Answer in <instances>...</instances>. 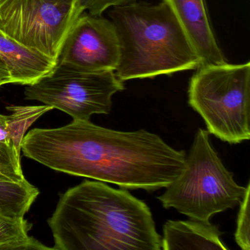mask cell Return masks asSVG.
<instances>
[{"mask_svg":"<svg viewBox=\"0 0 250 250\" xmlns=\"http://www.w3.org/2000/svg\"><path fill=\"white\" fill-rule=\"evenodd\" d=\"M21 150L58 172L148 192L176 180L187 156L146 130L115 131L80 120L59 128L32 129Z\"/></svg>","mask_w":250,"mask_h":250,"instance_id":"6da1fadb","label":"cell"},{"mask_svg":"<svg viewBox=\"0 0 250 250\" xmlns=\"http://www.w3.org/2000/svg\"><path fill=\"white\" fill-rule=\"evenodd\" d=\"M48 225L54 250H162L146 203L102 181L86 180L61 194Z\"/></svg>","mask_w":250,"mask_h":250,"instance_id":"7a4b0ae2","label":"cell"},{"mask_svg":"<svg viewBox=\"0 0 250 250\" xmlns=\"http://www.w3.org/2000/svg\"><path fill=\"white\" fill-rule=\"evenodd\" d=\"M109 17L120 45L115 72L122 82L171 75L201 65L182 26L165 2L113 7Z\"/></svg>","mask_w":250,"mask_h":250,"instance_id":"3957f363","label":"cell"},{"mask_svg":"<svg viewBox=\"0 0 250 250\" xmlns=\"http://www.w3.org/2000/svg\"><path fill=\"white\" fill-rule=\"evenodd\" d=\"M207 130L199 128L182 173L157 199L190 219L209 222L213 215L240 205L247 187L238 185L213 149Z\"/></svg>","mask_w":250,"mask_h":250,"instance_id":"277c9868","label":"cell"},{"mask_svg":"<svg viewBox=\"0 0 250 250\" xmlns=\"http://www.w3.org/2000/svg\"><path fill=\"white\" fill-rule=\"evenodd\" d=\"M188 84V104L209 134L230 145L250 139V62L200 65Z\"/></svg>","mask_w":250,"mask_h":250,"instance_id":"5b68a950","label":"cell"},{"mask_svg":"<svg viewBox=\"0 0 250 250\" xmlns=\"http://www.w3.org/2000/svg\"><path fill=\"white\" fill-rule=\"evenodd\" d=\"M124 89L115 71H89L58 62L48 74L27 85L24 97L62 111L73 120L90 121L93 115H108L114 95Z\"/></svg>","mask_w":250,"mask_h":250,"instance_id":"8992f818","label":"cell"},{"mask_svg":"<svg viewBox=\"0 0 250 250\" xmlns=\"http://www.w3.org/2000/svg\"><path fill=\"white\" fill-rule=\"evenodd\" d=\"M81 14L77 0H0V33L56 64Z\"/></svg>","mask_w":250,"mask_h":250,"instance_id":"52a82bcc","label":"cell"},{"mask_svg":"<svg viewBox=\"0 0 250 250\" xmlns=\"http://www.w3.org/2000/svg\"><path fill=\"white\" fill-rule=\"evenodd\" d=\"M119 60V41L113 23L84 12L71 27L57 63L89 71H115Z\"/></svg>","mask_w":250,"mask_h":250,"instance_id":"ba28073f","label":"cell"},{"mask_svg":"<svg viewBox=\"0 0 250 250\" xmlns=\"http://www.w3.org/2000/svg\"><path fill=\"white\" fill-rule=\"evenodd\" d=\"M182 26L201 65L228 62L218 45L205 0H163Z\"/></svg>","mask_w":250,"mask_h":250,"instance_id":"9c48e42d","label":"cell"},{"mask_svg":"<svg viewBox=\"0 0 250 250\" xmlns=\"http://www.w3.org/2000/svg\"><path fill=\"white\" fill-rule=\"evenodd\" d=\"M222 234L219 227L210 222L168 220L164 225L162 250H228Z\"/></svg>","mask_w":250,"mask_h":250,"instance_id":"30bf717a","label":"cell"},{"mask_svg":"<svg viewBox=\"0 0 250 250\" xmlns=\"http://www.w3.org/2000/svg\"><path fill=\"white\" fill-rule=\"evenodd\" d=\"M0 57L8 65L12 84L29 85L48 74L55 64L0 33Z\"/></svg>","mask_w":250,"mask_h":250,"instance_id":"8fae6325","label":"cell"},{"mask_svg":"<svg viewBox=\"0 0 250 250\" xmlns=\"http://www.w3.org/2000/svg\"><path fill=\"white\" fill-rule=\"evenodd\" d=\"M39 194L27 180L15 182L0 175V215L24 217Z\"/></svg>","mask_w":250,"mask_h":250,"instance_id":"7c38bea8","label":"cell"},{"mask_svg":"<svg viewBox=\"0 0 250 250\" xmlns=\"http://www.w3.org/2000/svg\"><path fill=\"white\" fill-rule=\"evenodd\" d=\"M46 105L34 106H11L9 116L0 115V143H6L21 150L24 133L38 118L52 110Z\"/></svg>","mask_w":250,"mask_h":250,"instance_id":"4fadbf2b","label":"cell"},{"mask_svg":"<svg viewBox=\"0 0 250 250\" xmlns=\"http://www.w3.org/2000/svg\"><path fill=\"white\" fill-rule=\"evenodd\" d=\"M31 228L24 217L0 215V250H54L29 235Z\"/></svg>","mask_w":250,"mask_h":250,"instance_id":"5bb4252c","label":"cell"},{"mask_svg":"<svg viewBox=\"0 0 250 250\" xmlns=\"http://www.w3.org/2000/svg\"><path fill=\"white\" fill-rule=\"evenodd\" d=\"M20 152L14 146L0 143V175L15 182L26 181L21 169Z\"/></svg>","mask_w":250,"mask_h":250,"instance_id":"9a60e30c","label":"cell"},{"mask_svg":"<svg viewBox=\"0 0 250 250\" xmlns=\"http://www.w3.org/2000/svg\"><path fill=\"white\" fill-rule=\"evenodd\" d=\"M250 184L248 183L247 191L242 201L240 203L235 233V239L237 244L244 250H250Z\"/></svg>","mask_w":250,"mask_h":250,"instance_id":"2e32d148","label":"cell"},{"mask_svg":"<svg viewBox=\"0 0 250 250\" xmlns=\"http://www.w3.org/2000/svg\"><path fill=\"white\" fill-rule=\"evenodd\" d=\"M136 1L137 0H77V7L81 14L86 12L90 15L102 16L111 7L126 5Z\"/></svg>","mask_w":250,"mask_h":250,"instance_id":"e0dca14e","label":"cell"},{"mask_svg":"<svg viewBox=\"0 0 250 250\" xmlns=\"http://www.w3.org/2000/svg\"><path fill=\"white\" fill-rule=\"evenodd\" d=\"M6 84H12V78L8 65L0 57V86Z\"/></svg>","mask_w":250,"mask_h":250,"instance_id":"ac0fdd59","label":"cell"},{"mask_svg":"<svg viewBox=\"0 0 250 250\" xmlns=\"http://www.w3.org/2000/svg\"><path fill=\"white\" fill-rule=\"evenodd\" d=\"M0 87H1V86H0Z\"/></svg>","mask_w":250,"mask_h":250,"instance_id":"d6986e66","label":"cell"}]
</instances>
